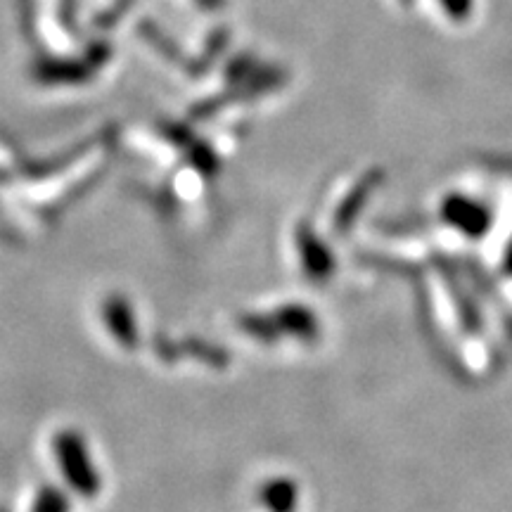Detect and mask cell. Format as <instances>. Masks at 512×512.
Here are the masks:
<instances>
[{
  "mask_svg": "<svg viewBox=\"0 0 512 512\" xmlns=\"http://www.w3.org/2000/svg\"><path fill=\"white\" fill-rule=\"evenodd\" d=\"M105 320L107 325H110V330L114 332L121 339V344H126V347H131V339H136V325L131 323L133 316H131V309H128V304L124 299L114 297L107 302L105 306Z\"/></svg>",
  "mask_w": 512,
  "mask_h": 512,
  "instance_id": "2",
  "label": "cell"
},
{
  "mask_svg": "<svg viewBox=\"0 0 512 512\" xmlns=\"http://www.w3.org/2000/svg\"><path fill=\"white\" fill-rule=\"evenodd\" d=\"M31 512H69V505L67 498L62 496V491L50 489L48 486V489H43L41 494L36 496Z\"/></svg>",
  "mask_w": 512,
  "mask_h": 512,
  "instance_id": "3",
  "label": "cell"
},
{
  "mask_svg": "<svg viewBox=\"0 0 512 512\" xmlns=\"http://www.w3.org/2000/svg\"><path fill=\"white\" fill-rule=\"evenodd\" d=\"M55 458L60 460L67 482L79 491L81 496H95L100 489V477L88 456L83 439L74 432H62L55 439Z\"/></svg>",
  "mask_w": 512,
  "mask_h": 512,
  "instance_id": "1",
  "label": "cell"
}]
</instances>
